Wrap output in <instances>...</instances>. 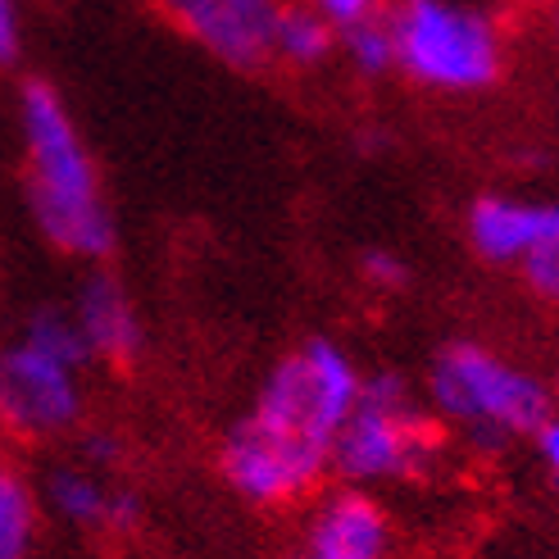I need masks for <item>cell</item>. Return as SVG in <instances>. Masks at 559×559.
Masks as SVG:
<instances>
[{
    "instance_id": "cell-1",
    "label": "cell",
    "mask_w": 559,
    "mask_h": 559,
    "mask_svg": "<svg viewBox=\"0 0 559 559\" xmlns=\"http://www.w3.org/2000/svg\"><path fill=\"white\" fill-rule=\"evenodd\" d=\"M365 369L337 337H305L264 369L250 405L218 437V478L250 510H296L332 478Z\"/></svg>"
},
{
    "instance_id": "cell-2",
    "label": "cell",
    "mask_w": 559,
    "mask_h": 559,
    "mask_svg": "<svg viewBox=\"0 0 559 559\" xmlns=\"http://www.w3.org/2000/svg\"><path fill=\"white\" fill-rule=\"evenodd\" d=\"M23 195L46 246L82 264H105L119 246L100 164L82 136L73 109L46 78H27L19 92Z\"/></svg>"
},
{
    "instance_id": "cell-3",
    "label": "cell",
    "mask_w": 559,
    "mask_h": 559,
    "mask_svg": "<svg viewBox=\"0 0 559 559\" xmlns=\"http://www.w3.org/2000/svg\"><path fill=\"white\" fill-rule=\"evenodd\" d=\"M424 401L445 437L473 455H506L510 445L533 441L537 428L559 409L546 373L487 342H445L424 373Z\"/></svg>"
},
{
    "instance_id": "cell-4",
    "label": "cell",
    "mask_w": 559,
    "mask_h": 559,
    "mask_svg": "<svg viewBox=\"0 0 559 559\" xmlns=\"http://www.w3.org/2000/svg\"><path fill=\"white\" fill-rule=\"evenodd\" d=\"M445 441L451 437L428 409L424 386L396 369H373L342 424L332 478L365 491L428 483L445 460Z\"/></svg>"
},
{
    "instance_id": "cell-5",
    "label": "cell",
    "mask_w": 559,
    "mask_h": 559,
    "mask_svg": "<svg viewBox=\"0 0 559 559\" xmlns=\"http://www.w3.org/2000/svg\"><path fill=\"white\" fill-rule=\"evenodd\" d=\"M396 73L432 96H483L506 78V27L468 0H386Z\"/></svg>"
},
{
    "instance_id": "cell-6",
    "label": "cell",
    "mask_w": 559,
    "mask_h": 559,
    "mask_svg": "<svg viewBox=\"0 0 559 559\" xmlns=\"http://www.w3.org/2000/svg\"><path fill=\"white\" fill-rule=\"evenodd\" d=\"M87 428V369L33 346L0 342V437L14 445L73 441Z\"/></svg>"
},
{
    "instance_id": "cell-7",
    "label": "cell",
    "mask_w": 559,
    "mask_h": 559,
    "mask_svg": "<svg viewBox=\"0 0 559 559\" xmlns=\"http://www.w3.org/2000/svg\"><path fill=\"white\" fill-rule=\"evenodd\" d=\"M283 559H396V523L378 491L323 487L305 500Z\"/></svg>"
},
{
    "instance_id": "cell-8",
    "label": "cell",
    "mask_w": 559,
    "mask_h": 559,
    "mask_svg": "<svg viewBox=\"0 0 559 559\" xmlns=\"http://www.w3.org/2000/svg\"><path fill=\"white\" fill-rule=\"evenodd\" d=\"M37 496L46 519L96 542H128L146 527V500L119 473L92 468L82 460H55L37 478Z\"/></svg>"
},
{
    "instance_id": "cell-9",
    "label": "cell",
    "mask_w": 559,
    "mask_h": 559,
    "mask_svg": "<svg viewBox=\"0 0 559 559\" xmlns=\"http://www.w3.org/2000/svg\"><path fill=\"white\" fill-rule=\"evenodd\" d=\"M164 23L237 73L273 64V23L283 0H151Z\"/></svg>"
},
{
    "instance_id": "cell-10",
    "label": "cell",
    "mask_w": 559,
    "mask_h": 559,
    "mask_svg": "<svg viewBox=\"0 0 559 559\" xmlns=\"http://www.w3.org/2000/svg\"><path fill=\"white\" fill-rule=\"evenodd\" d=\"M464 241L491 269H519L542 246L559 241V201H527L510 191H483L464 210Z\"/></svg>"
},
{
    "instance_id": "cell-11",
    "label": "cell",
    "mask_w": 559,
    "mask_h": 559,
    "mask_svg": "<svg viewBox=\"0 0 559 559\" xmlns=\"http://www.w3.org/2000/svg\"><path fill=\"white\" fill-rule=\"evenodd\" d=\"M69 314L82 332V342H87L92 365L132 369L136 359L146 355L142 310H136L132 292L109 269H92L87 277H82L73 300H69Z\"/></svg>"
},
{
    "instance_id": "cell-12",
    "label": "cell",
    "mask_w": 559,
    "mask_h": 559,
    "mask_svg": "<svg viewBox=\"0 0 559 559\" xmlns=\"http://www.w3.org/2000/svg\"><path fill=\"white\" fill-rule=\"evenodd\" d=\"M41 523L37 478L14 455H0V559H37Z\"/></svg>"
},
{
    "instance_id": "cell-13",
    "label": "cell",
    "mask_w": 559,
    "mask_h": 559,
    "mask_svg": "<svg viewBox=\"0 0 559 559\" xmlns=\"http://www.w3.org/2000/svg\"><path fill=\"white\" fill-rule=\"evenodd\" d=\"M337 55V27H332L310 0H283L273 23V64L310 73Z\"/></svg>"
},
{
    "instance_id": "cell-14",
    "label": "cell",
    "mask_w": 559,
    "mask_h": 559,
    "mask_svg": "<svg viewBox=\"0 0 559 559\" xmlns=\"http://www.w3.org/2000/svg\"><path fill=\"white\" fill-rule=\"evenodd\" d=\"M337 55L346 60V69L365 82H382L396 73V41H391L386 14H369L359 23L337 27Z\"/></svg>"
},
{
    "instance_id": "cell-15",
    "label": "cell",
    "mask_w": 559,
    "mask_h": 559,
    "mask_svg": "<svg viewBox=\"0 0 559 559\" xmlns=\"http://www.w3.org/2000/svg\"><path fill=\"white\" fill-rule=\"evenodd\" d=\"M19 337H27L33 346L69 359V365H78V369H92L87 342H82V332H78V323L69 314V305H37V310H27V319L19 323Z\"/></svg>"
},
{
    "instance_id": "cell-16",
    "label": "cell",
    "mask_w": 559,
    "mask_h": 559,
    "mask_svg": "<svg viewBox=\"0 0 559 559\" xmlns=\"http://www.w3.org/2000/svg\"><path fill=\"white\" fill-rule=\"evenodd\" d=\"M359 277L382 292V296H396L409 287V264L405 255H396V250H386V246H369L365 255H359Z\"/></svg>"
},
{
    "instance_id": "cell-17",
    "label": "cell",
    "mask_w": 559,
    "mask_h": 559,
    "mask_svg": "<svg viewBox=\"0 0 559 559\" xmlns=\"http://www.w3.org/2000/svg\"><path fill=\"white\" fill-rule=\"evenodd\" d=\"M514 273L523 277L527 296H537L542 305H559V241L542 246L537 255H527Z\"/></svg>"
},
{
    "instance_id": "cell-18",
    "label": "cell",
    "mask_w": 559,
    "mask_h": 559,
    "mask_svg": "<svg viewBox=\"0 0 559 559\" xmlns=\"http://www.w3.org/2000/svg\"><path fill=\"white\" fill-rule=\"evenodd\" d=\"M73 460L92 464V468H105V473H119L123 441H119V432H109V428H82L73 437Z\"/></svg>"
},
{
    "instance_id": "cell-19",
    "label": "cell",
    "mask_w": 559,
    "mask_h": 559,
    "mask_svg": "<svg viewBox=\"0 0 559 559\" xmlns=\"http://www.w3.org/2000/svg\"><path fill=\"white\" fill-rule=\"evenodd\" d=\"M533 455H537V468H542L546 487L559 496V409L537 428V437H533Z\"/></svg>"
},
{
    "instance_id": "cell-20",
    "label": "cell",
    "mask_w": 559,
    "mask_h": 559,
    "mask_svg": "<svg viewBox=\"0 0 559 559\" xmlns=\"http://www.w3.org/2000/svg\"><path fill=\"white\" fill-rule=\"evenodd\" d=\"M310 5L332 23V27H346V23H359L369 14H382L386 0H310Z\"/></svg>"
},
{
    "instance_id": "cell-21",
    "label": "cell",
    "mask_w": 559,
    "mask_h": 559,
    "mask_svg": "<svg viewBox=\"0 0 559 559\" xmlns=\"http://www.w3.org/2000/svg\"><path fill=\"white\" fill-rule=\"evenodd\" d=\"M23 50V23H19V0H0V64H14Z\"/></svg>"
},
{
    "instance_id": "cell-22",
    "label": "cell",
    "mask_w": 559,
    "mask_h": 559,
    "mask_svg": "<svg viewBox=\"0 0 559 559\" xmlns=\"http://www.w3.org/2000/svg\"><path fill=\"white\" fill-rule=\"evenodd\" d=\"M546 23H550V37L559 41V0H546Z\"/></svg>"
},
{
    "instance_id": "cell-23",
    "label": "cell",
    "mask_w": 559,
    "mask_h": 559,
    "mask_svg": "<svg viewBox=\"0 0 559 559\" xmlns=\"http://www.w3.org/2000/svg\"><path fill=\"white\" fill-rule=\"evenodd\" d=\"M550 386H555V401H559V365H555V373H550Z\"/></svg>"
},
{
    "instance_id": "cell-24",
    "label": "cell",
    "mask_w": 559,
    "mask_h": 559,
    "mask_svg": "<svg viewBox=\"0 0 559 559\" xmlns=\"http://www.w3.org/2000/svg\"><path fill=\"white\" fill-rule=\"evenodd\" d=\"M519 5H542V0H519Z\"/></svg>"
}]
</instances>
